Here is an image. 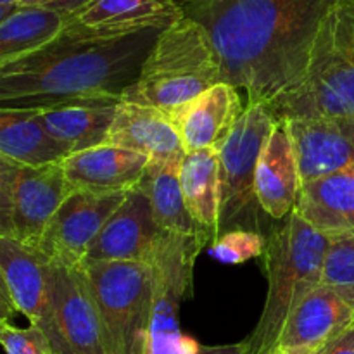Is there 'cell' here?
<instances>
[{
	"label": "cell",
	"mask_w": 354,
	"mask_h": 354,
	"mask_svg": "<svg viewBox=\"0 0 354 354\" xmlns=\"http://www.w3.org/2000/svg\"><path fill=\"white\" fill-rule=\"evenodd\" d=\"M339 0H194L182 6L209 38L223 82L275 111L303 86L315 40Z\"/></svg>",
	"instance_id": "obj_1"
},
{
	"label": "cell",
	"mask_w": 354,
	"mask_h": 354,
	"mask_svg": "<svg viewBox=\"0 0 354 354\" xmlns=\"http://www.w3.org/2000/svg\"><path fill=\"white\" fill-rule=\"evenodd\" d=\"M162 30L97 35L66 21L37 50L0 66V109L40 111L93 100H121Z\"/></svg>",
	"instance_id": "obj_2"
},
{
	"label": "cell",
	"mask_w": 354,
	"mask_h": 354,
	"mask_svg": "<svg viewBox=\"0 0 354 354\" xmlns=\"http://www.w3.org/2000/svg\"><path fill=\"white\" fill-rule=\"evenodd\" d=\"M330 239L315 230L296 211L273 228L265 251L268 280L265 308L258 325L244 339L248 354H275L287 318L322 283Z\"/></svg>",
	"instance_id": "obj_3"
},
{
	"label": "cell",
	"mask_w": 354,
	"mask_h": 354,
	"mask_svg": "<svg viewBox=\"0 0 354 354\" xmlns=\"http://www.w3.org/2000/svg\"><path fill=\"white\" fill-rule=\"evenodd\" d=\"M221 82L220 59L206 31L183 16L161 31L121 100L156 107L175 121L192 100Z\"/></svg>",
	"instance_id": "obj_4"
},
{
	"label": "cell",
	"mask_w": 354,
	"mask_h": 354,
	"mask_svg": "<svg viewBox=\"0 0 354 354\" xmlns=\"http://www.w3.org/2000/svg\"><path fill=\"white\" fill-rule=\"evenodd\" d=\"M273 114L277 120L354 118V0H339L325 16L303 86Z\"/></svg>",
	"instance_id": "obj_5"
},
{
	"label": "cell",
	"mask_w": 354,
	"mask_h": 354,
	"mask_svg": "<svg viewBox=\"0 0 354 354\" xmlns=\"http://www.w3.org/2000/svg\"><path fill=\"white\" fill-rule=\"evenodd\" d=\"M275 123V114L266 104L249 102L221 147L220 235L230 230L263 234L268 216L256 197V168Z\"/></svg>",
	"instance_id": "obj_6"
},
{
	"label": "cell",
	"mask_w": 354,
	"mask_h": 354,
	"mask_svg": "<svg viewBox=\"0 0 354 354\" xmlns=\"http://www.w3.org/2000/svg\"><path fill=\"white\" fill-rule=\"evenodd\" d=\"M204 245L197 239L166 234L151 266L154 297L144 334L128 354H197L199 342L180 330V306L192 287L196 259Z\"/></svg>",
	"instance_id": "obj_7"
},
{
	"label": "cell",
	"mask_w": 354,
	"mask_h": 354,
	"mask_svg": "<svg viewBox=\"0 0 354 354\" xmlns=\"http://www.w3.org/2000/svg\"><path fill=\"white\" fill-rule=\"evenodd\" d=\"M82 270L99 311L106 353L128 354L151 315L154 270L135 261L85 263Z\"/></svg>",
	"instance_id": "obj_8"
},
{
	"label": "cell",
	"mask_w": 354,
	"mask_h": 354,
	"mask_svg": "<svg viewBox=\"0 0 354 354\" xmlns=\"http://www.w3.org/2000/svg\"><path fill=\"white\" fill-rule=\"evenodd\" d=\"M128 192L95 194L75 190L45 228L37 254L50 265L80 268L106 221Z\"/></svg>",
	"instance_id": "obj_9"
},
{
	"label": "cell",
	"mask_w": 354,
	"mask_h": 354,
	"mask_svg": "<svg viewBox=\"0 0 354 354\" xmlns=\"http://www.w3.org/2000/svg\"><path fill=\"white\" fill-rule=\"evenodd\" d=\"M0 268L17 313L44 332L50 354H73L55 320L47 263L16 239L0 237Z\"/></svg>",
	"instance_id": "obj_10"
},
{
	"label": "cell",
	"mask_w": 354,
	"mask_h": 354,
	"mask_svg": "<svg viewBox=\"0 0 354 354\" xmlns=\"http://www.w3.org/2000/svg\"><path fill=\"white\" fill-rule=\"evenodd\" d=\"M165 232L156 225L151 203L140 185L127 194L90 245L85 263L135 261L151 265Z\"/></svg>",
	"instance_id": "obj_11"
},
{
	"label": "cell",
	"mask_w": 354,
	"mask_h": 354,
	"mask_svg": "<svg viewBox=\"0 0 354 354\" xmlns=\"http://www.w3.org/2000/svg\"><path fill=\"white\" fill-rule=\"evenodd\" d=\"M296 154L301 185L354 162V118L322 116L280 120Z\"/></svg>",
	"instance_id": "obj_12"
},
{
	"label": "cell",
	"mask_w": 354,
	"mask_h": 354,
	"mask_svg": "<svg viewBox=\"0 0 354 354\" xmlns=\"http://www.w3.org/2000/svg\"><path fill=\"white\" fill-rule=\"evenodd\" d=\"M55 320L73 354H107L88 280L80 268L47 263Z\"/></svg>",
	"instance_id": "obj_13"
},
{
	"label": "cell",
	"mask_w": 354,
	"mask_h": 354,
	"mask_svg": "<svg viewBox=\"0 0 354 354\" xmlns=\"http://www.w3.org/2000/svg\"><path fill=\"white\" fill-rule=\"evenodd\" d=\"M61 162L21 165L17 171L12 207L14 239L31 251H37L48 221L75 192L66 180Z\"/></svg>",
	"instance_id": "obj_14"
},
{
	"label": "cell",
	"mask_w": 354,
	"mask_h": 354,
	"mask_svg": "<svg viewBox=\"0 0 354 354\" xmlns=\"http://www.w3.org/2000/svg\"><path fill=\"white\" fill-rule=\"evenodd\" d=\"M151 159L118 145H97L61 162L73 190L95 194L130 192L140 185Z\"/></svg>",
	"instance_id": "obj_15"
},
{
	"label": "cell",
	"mask_w": 354,
	"mask_h": 354,
	"mask_svg": "<svg viewBox=\"0 0 354 354\" xmlns=\"http://www.w3.org/2000/svg\"><path fill=\"white\" fill-rule=\"evenodd\" d=\"M242 113L241 95L234 85L221 82L206 90L173 121L185 154L204 149L220 152Z\"/></svg>",
	"instance_id": "obj_16"
},
{
	"label": "cell",
	"mask_w": 354,
	"mask_h": 354,
	"mask_svg": "<svg viewBox=\"0 0 354 354\" xmlns=\"http://www.w3.org/2000/svg\"><path fill=\"white\" fill-rule=\"evenodd\" d=\"M354 325V308L334 290L318 286L287 318L279 349H322Z\"/></svg>",
	"instance_id": "obj_17"
},
{
	"label": "cell",
	"mask_w": 354,
	"mask_h": 354,
	"mask_svg": "<svg viewBox=\"0 0 354 354\" xmlns=\"http://www.w3.org/2000/svg\"><path fill=\"white\" fill-rule=\"evenodd\" d=\"M301 190L292 142L283 121L277 120L256 168V197L266 216L283 221L296 209Z\"/></svg>",
	"instance_id": "obj_18"
},
{
	"label": "cell",
	"mask_w": 354,
	"mask_h": 354,
	"mask_svg": "<svg viewBox=\"0 0 354 354\" xmlns=\"http://www.w3.org/2000/svg\"><path fill=\"white\" fill-rule=\"evenodd\" d=\"M106 144L147 156L151 162L183 158L182 138L168 114L156 107L121 100Z\"/></svg>",
	"instance_id": "obj_19"
},
{
	"label": "cell",
	"mask_w": 354,
	"mask_h": 354,
	"mask_svg": "<svg viewBox=\"0 0 354 354\" xmlns=\"http://www.w3.org/2000/svg\"><path fill=\"white\" fill-rule=\"evenodd\" d=\"M294 211L328 239L354 237V162L303 183Z\"/></svg>",
	"instance_id": "obj_20"
},
{
	"label": "cell",
	"mask_w": 354,
	"mask_h": 354,
	"mask_svg": "<svg viewBox=\"0 0 354 354\" xmlns=\"http://www.w3.org/2000/svg\"><path fill=\"white\" fill-rule=\"evenodd\" d=\"M183 17L175 0H92L68 16L71 23L97 35H130L165 30Z\"/></svg>",
	"instance_id": "obj_21"
},
{
	"label": "cell",
	"mask_w": 354,
	"mask_h": 354,
	"mask_svg": "<svg viewBox=\"0 0 354 354\" xmlns=\"http://www.w3.org/2000/svg\"><path fill=\"white\" fill-rule=\"evenodd\" d=\"M121 100L76 102L40 111L41 127L68 156L104 145Z\"/></svg>",
	"instance_id": "obj_22"
},
{
	"label": "cell",
	"mask_w": 354,
	"mask_h": 354,
	"mask_svg": "<svg viewBox=\"0 0 354 354\" xmlns=\"http://www.w3.org/2000/svg\"><path fill=\"white\" fill-rule=\"evenodd\" d=\"M180 183L187 209L211 245L220 237V152L204 149L185 154L180 168Z\"/></svg>",
	"instance_id": "obj_23"
},
{
	"label": "cell",
	"mask_w": 354,
	"mask_h": 354,
	"mask_svg": "<svg viewBox=\"0 0 354 354\" xmlns=\"http://www.w3.org/2000/svg\"><path fill=\"white\" fill-rule=\"evenodd\" d=\"M183 158L149 162L140 187L147 194L156 225L165 234L197 239L206 248L209 244L199 227L194 223L183 199L182 183H180V168Z\"/></svg>",
	"instance_id": "obj_24"
},
{
	"label": "cell",
	"mask_w": 354,
	"mask_h": 354,
	"mask_svg": "<svg viewBox=\"0 0 354 354\" xmlns=\"http://www.w3.org/2000/svg\"><path fill=\"white\" fill-rule=\"evenodd\" d=\"M0 156L23 166H44L68 158L33 111L0 109Z\"/></svg>",
	"instance_id": "obj_25"
},
{
	"label": "cell",
	"mask_w": 354,
	"mask_h": 354,
	"mask_svg": "<svg viewBox=\"0 0 354 354\" xmlns=\"http://www.w3.org/2000/svg\"><path fill=\"white\" fill-rule=\"evenodd\" d=\"M68 17L45 7H19L0 23V66L57 37Z\"/></svg>",
	"instance_id": "obj_26"
},
{
	"label": "cell",
	"mask_w": 354,
	"mask_h": 354,
	"mask_svg": "<svg viewBox=\"0 0 354 354\" xmlns=\"http://www.w3.org/2000/svg\"><path fill=\"white\" fill-rule=\"evenodd\" d=\"M354 308V237L330 239L322 283Z\"/></svg>",
	"instance_id": "obj_27"
},
{
	"label": "cell",
	"mask_w": 354,
	"mask_h": 354,
	"mask_svg": "<svg viewBox=\"0 0 354 354\" xmlns=\"http://www.w3.org/2000/svg\"><path fill=\"white\" fill-rule=\"evenodd\" d=\"M268 237L252 230H230L209 245V256L223 265H242L265 256Z\"/></svg>",
	"instance_id": "obj_28"
},
{
	"label": "cell",
	"mask_w": 354,
	"mask_h": 354,
	"mask_svg": "<svg viewBox=\"0 0 354 354\" xmlns=\"http://www.w3.org/2000/svg\"><path fill=\"white\" fill-rule=\"evenodd\" d=\"M0 346L6 354H50L44 332L35 325L16 327L10 320L0 318Z\"/></svg>",
	"instance_id": "obj_29"
},
{
	"label": "cell",
	"mask_w": 354,
	"mask_h": 354,
	"mask_svg": "<svg viewBox=\"0 0 354 354\" xmlns=\"http://www.w3.org/2000/svg\"><path fill=\"white\" fill-rule=\"evenodd\" d=\"M21 165L0 156V237L14 239V185Z\"/></svg>",
	"instance_id": "obj_30"
},
{
	"label": "cell",
	"mask_w": 354,
	"mask_h": 354,
	"mask_svg": "<svg viewBox=\"0 0 354 354\" xmlns=\"http://www.w3.org/2000/svg\"><path fill=\"white\" fill-rule=\"evenodd\" d=\"M90 2H92V0H48V2H45L41 7L55 10V12L68 17L71 16V14L78 12V10L83 9L85 6H88Z\"/></svg>",
	"instance_id": "obj_31"
},
{
	"label": "cell",
	"mask_w": 354,
	"mask_h": 354,
	"mask_svg": "<svg viewBox=\"0 0 354 354\" xmlns=\"http://www.w3.org/2000/svg\"><path fill=\"white\" fill-rule=\"evenodd\" d=\"M16 315L17 310L12 303V297H10L6 277H3L2 268H0V317H2L3 320H12Z\"/></svg>",
	"instance_id": "obj_32"
},
{
	"label": "cell",
	"mask_w": 354,
	"mask_h": 354,
	"mask_svg": "<svg viewBox=\"0 0 354 354\" xmlns=\"http://www.w3.org/2000/svg\"><path fill=\"white\" fill-rule=\"evenodd\" d=\"M327 354H354V325L332 342Z\"/></svg>",
	"instance_id": "obj_33"
},
{
	"label": "cell",
	"mask_w": 354,
	"mask_h": 354,
	"mask_svg": "<svg viewBox=\"0 0 354 354\" xmlns=\"http://www.w3.org/2000/svg\"><path fill=\"white\" fill-rule=\"evenodd\" d=\"M197 354H248V348L244 341L227 346H199Z\"/></svg>",
	"instance_id": "obj_34"
},
{
	"label": "cell",
	"mask_w": 354,
	"mask_h": 354,
	"mask_svg": "<svg viewBox=\"0 0 354 354\" xmlns=\"http://www.w3.org/2000/svg\"><path fill=\"white\" fill-rule=\"evenodd\" d=\"M320 349L313 351V349H279L275 354H317Z\"/></svg>",
	"instance_id": "obj_35"
},
{
	"label": "cell",
	"mask_w": 354,
	"mask_h": 354,
	"mask_svg": "<svg viewBox=\"0 0 354 354\" xmlns=\"http://www.w3.org/2000/svg\"><path fill=\"white\" fill-rule=\"evenodd\" d=\"M19 9V7H12V6H0V23H2L3 19H7V17L10 16L12 12H16V10Z\"/></svg>",
	"instance_id": "obj_36"
},
{
	"label": "cell",
	"mask_w": 354,
	"mask_h": 354,
	"mask_svg": "<svg viewBox=\"0 0 354 354\" xmlns=\"http://www.w3.org/2000/svg\"><path fill=\"white\" fill-rule=\"evenodd\" d=\"M45 2H48V0H24L21 7H41Z\"/></svg>",
	"instance_id": "obj_37"
},
{
	"label": "cell",
	"mask_w": 354,
	"mask_h": 354,
	"mask_svg": "<svg viewBox=\"0 0 354 354\" xmlns=\"http://www.w3.org/2000/svg\"><path fill=\"white\" fill-rule=\"evenodd\" d=\"M24 0H0V6H12V7H21Z\"/></svg>",
	"instance_id": "obj_38"
},
{
	"label": "cell",
	"mask_w": 354,
	"mask_h": 354,
	"mask_svg": "<svg viewBox=\"0 0 354 354\" xmlns=\"http://www.w3.org/2000/svg\"><path fill=\"white\" fill-rule=\"evenodd\" d=\"M332 342H334V341H332ZM332 342H330V344H327V346H324V348H322L320 349V351H318L317 354H327L328 353V349H330V346H332Z\"/></svg>",
	"instance_id": "obj_39"
},
{
	"label": "cell",
	"mask_w": 354,
	"mask_h": 354,
	"mask_svg": "<svg viewBox=\"0 0 354 354\" xmlns=\"http://www.w3.org/2000/svg\"><path fill=\"white\" fill-rule=\"evenodd\" d=\"M175 2L178 3L180 7H182V6H185V3H189V2H194V0H175Z\"/></svg>",
	"instance_id": "obj_40"
},
{
	"label": "cell",
	"mask_w": 354,
	"mask_h": 354,
	"mask_svg": "<svg viewBox=\"0 0 354 354\" xmlns=\"http://www.w3.org/2000/svg\"><path fill=\"white\" fill-rule=\"evenodd\" d=\"M0 318H2V317H0Z\"/></svg>",
	"instance_id": "obj_41"
}]
</instances>
